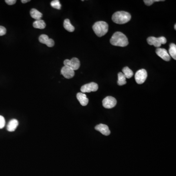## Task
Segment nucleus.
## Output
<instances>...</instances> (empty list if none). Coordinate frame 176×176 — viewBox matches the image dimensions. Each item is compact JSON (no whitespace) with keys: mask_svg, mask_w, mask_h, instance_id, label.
Returning a JSON list of instances; mask_svg holds the SVG:
<instances>
[{"mask_svg":"<svg viewBox=\"0 0 176 176\" xmlns=\"http://www.w3.org/2000/svg\"><path fill=\"white\" fill-rule=\"evenodd\" d=\"M110 43L115 46L126 47L128 44V40L125 35L121 32H116L110 39Z\"/></svg>","mask_w":176,"mask_h":176,"instance_id":"obj_1","label":"nucleus"},{"mask_svg":"<svg viewBox=\"0 0 176 176\" xmlns=\"http://www.w3.org/2000/svg\"><path fill=\"white\" fill-rule=\"evenodd\" d=\"M112 20L117 24H124L130 21L131 15L128 12L121 11L115 12L112 16Z\"/></svg>","mask_w":176,"mask_h":176,"instance_id":"obj_2","label":"nucleus"},{"mask_svg":"<svg viewBox=\"0 0 176 176\" xmlns=\"http://www.w3.org/2000/svg\"><path fill=\"white\" fill-rule=\"evenodd\" d=\"M108 27V25L105 22L98 21L93 25L92 29L96 35L100 37L105 35L107 33Z\"/></svg>","mask_w":176,"mask_h":176,"instance_id":"obj_3","label":"nucleus"},{"mask_svg":"<svg viewBox=\"0 0 176 176\" xmlns=\"http://www.w3.org/2000/svg\"><path fill=\"white\" fill-rule=\"evenodd\" d=\"M147 41L148 42L149 45H153L156 47H159L161 46V45L165 44L166 43L167 40L166 37L163 36L160 37L158 38H156L155 37H149L147 39Z\"/></svg>","mask_w":176,"mask_h":176,"instance_id":"obj_4","label":"nucleus"},{"mask_svg":"<svg viewBox=\"0 0 176 176\" xmlns=\"http://www.w3.org/2000/svg\"><path fill=\"white\" fill-rule=\"evenodd\" d=\"M64 66L68 67L73 71L78 70L80 66V63L77 58H72L71 60L66 59L64 61Z\"/></svg>","mask_w":176,"mask_h":176,"instance_id":"obj_5","label":"nucleus"},{"mask_svg":"<svg viewBox=\"0 0 176 176\" xmlns=\"http://www.w3.org/2000/svg\"><path fill=\"white\" fill-rule=\"evenodd\" d=\"M147 77V72L145 69H141L135 74V80L138 84H142L145 81Z\"/></svg>","mask_w":176,"mask_h":176,"instance_id":"obj_6","label":"nucleus"},{"mask_svg":"<svg viewBox=\"0 0 176 176\" xmlns=\"http://www.w3.org/2000/svg\"><path fill=\"white\" fill-rule=\"evenodd\" d=\"M117 100L116 98L112 96H107L104 98L102 101L103 106L106 109H111L114 107L116 106L117 105Z\"/></svg>","mask_w":176,"mask_h":176,"instance_id":"obj_7","label":"nucleus"},{"mask_svg":"<svg viewBox=\"0 0 176 176\" xmlns=\"http://www.w3.org/2000/svg\"><path fill=\"white\" fill-rule=\"evenodd\" d=\"M98 89V86L95 82H91L83 85L81 88V91L82 93L91 92H96Z\"/></svg>","mask_w":176,"mask_h":176,"instance_id":"obj_8","label":"nucleus"},{"mask_svg":"<svg viewBox=\"0 0 176 176\" xmlns=\"http://www.w3.org/2000/svg\"><path fill=\"white\" fill-rule=\"evenodd\" d=\"M61 74L63 75L65 78L70 79L72 78L75 75V71L68 67L64 66L61 70Z\"/></svg>","mask_w":176,"mask_h":176,"instance_id":"obj_9","label":"nucleus"},{"mask_svg":"<svg viewBox=\"0 0 176 176\" xmlns=\"http://www.w3.org/2000/svg\"><path fill=\"white\" fill-rule=\"evenodd\" d=\"M39 40L40 42L46 44L49 47H52L55 45V42L53 39H50L49 36L46 35H42L40 36Z\"/></svg>","mask_w":176,"mask_h":176,"instance_id":"obj_10","label":"nucleus"},{"mask_svg":"<svg viewBox=\"0 0 176 176\" xmlns=\"http://www.w3.org/2000/svg\"><path fill=\"white\" fill-rule=\"evenodd\" d=\"M157 55L166 61H169L171 59L170 56L167 50L162 48H158L156 51Z\"/></svg>","mask_w":176,"mask_h":176,"instance_id":"obj_11","label":"nucleus"},{"mask_svg":"<svg viewBox=\"0 0 176 176\" xmlns=\"http://www.w3.org/2000/svg\"><path fill=\"white\" fill-rule=\"evenodd\" d=\"M95 129L100 132L102 134L105 136H109L111 133L109 127L106 125L100 124L95 127Z\"/></svg>","mask_w":176,"mask_h":176,"instance_id":"obj_12","label":"nucleus"},{"mask_svg":"<svg viewBox=\"0 0 176 176\" xmlns=\"http://www.w3.org/2000/svg\"><path fill=\"white\" fill-rule=\"evenodd\" d=\"M76 97L82 106H85L87 105L89 103V99L87 97L85 93L79 92L76 95Z\"/></svg>","mask_w":176,"mask_h":176,"instance_id":"obj_13","label":"nucleus"},{"mask_svg":"<svg viewBox=\"0 0 176 176\" xmlns=\"http://www.w3.org/2000/svg\"><path fill=\"white\" fill-rule=\"evenodd\" d=\"M19 122L16 119H12L11 120L7 126V130L9 132H14L16 129L18 127Z\"/></svg>","mask_w":176,"mask_h":176,"instance_id":"obj_14","label":"nucleus"},{"mask_svg":"<svg viewBox=\"0 0 176 176\" xmlns=\"http://www.w3.org/2000/svg\"><path fill=\"white\" fill-rule=\"evenodd\" d=\"M31 16L33 19H35L36 20H41V18L43 16L42 13L39 12V11L36 10L35 8H32L30 11Z\"/></svg>","mask_w":176,"mask_h":176,"instance_id":"obj_15","label":"nucleus"},{"mask_svg":"<svg viewBox=\"0 0 176 176\" xmlns=\"http://www.w3.org/2000/svg\"><path fill=\"white\" fill-rule=\"evenodd\" d=\"M33 26L35 28L43 30L46 27V25L45 22L41 19L39 20H36L35 22L33 23Z\"/></svg>","mask_w":176,"mask_h":176,"instance_id":"obj_16","label":"nucleus"},{"mask_svg":"<svg viewBox=\"0 0 176 176\" xmlns=\"http://www.w3.org/2000/svg\"><path fill=\"white\" fill-rule=\"evenodd\" d=\"M64 27L65 30H66L69 32H73L75 30V27L71 24L70 20L68 19H65L64 21Z\"/></svg>","mask_w":176,"mask_h":176,"instance_id":"obj_17","label":"nucleus"},{"mask_svg":"<svg viewBox=\"0 0 176 176\" xmlns=\"http://www.w3.org/2000/svg\"><path fill=\"white\" fill-rule=\"evenodd\" d=\"M122 72L126 78H130L134 75V72L128 67H125L122 69Z\"/></svg>","mask_w":176,"mask_h":176,"instance_id":"obj_18","label":"nucleus"},{"mask_svg":"<svg viewBox=\"0 0 176 176\" xmlns=\"http://www.w3.org/2000/svg\"><path fill=\"white\" fill-rule=\"evenodd\" d=\"M169 55L173 59L176 60V46L175 44L171 43L170 44V48L169 50Z\"/></svg>","mask_w":176,"mask_h":176,"instance_id":"obj_19","label":"nucleus"},{"mask_svg":"<svg viewBox=\"0 0 176 176\" xmlns=\"http://www.w3.org/2000/svg\"><path fill=\"white\" fill-rule=\"evenodd\" d=\"M126 84V80L125 76H124L122 72H119L118 73V81L117 84L119 86H123Z\"/></svg>","mask_w":176,"mask_h":176,"instance_id":"obj_20","label":"nucleus"},{"mask_svg":"<svg viewBox=\"0 0 176 176\" xmlns=\"http://www.w3.org/2000/svg\"><path fill=\"white\" fill-rule=\"evenodd\" d=\"M51 5L52 7L55 8L57 10H60L61 8V5L60 1L58 0L52 1L51 2Z\"/></svg>","mask_w":176,"mask_h":176,"instance_id":"obj_21","label":"nucleus"},{"mask_svg":"<svg viewBox=\"0 0 176 176\" xmlns=\"http://www.w3.org/2000/svg\"><path fill=\"white\" fill-rule=\"evenodd\" d=\"M160 1H162V0H144V3L148 6H150L152 5L154 2Z\"/></svg>","mask_w":176,"mask_h":176,"instance_id":"obj_22","label":"nucleus"},{"mask_svg":"<svg viewBox=\"0 0 176 176\" xmlns=\"http://www.w3.org/2000/svg\"><path fill=\"white\" fill-rule=\"evenodd\" d=\"M6 125L5 118L2 116H0V129H2Z\"/></svg>","mask_w":176,"mask_h":176,"instance_id":"obj_23","label":"nucleus"},{"mask_svg":"<svg viewBox=\"0 0 176 176\" xmlns=\"http://www.w3.org/2000/svg\"><path fill=\"white\" fill-rule=\"evenodd\" d=\"M6 28H5L4 27L0 26V36L4 35H6Z\"/></svg>","mask_w":176,"mask_h":176,"instance_id":"obj_24","label":"nucleus"},{"mask_svg":"<svg viewBox=\"0 0 176 176\" xmlns=\"http://www.w3.org/2000/svg\"><path fill=\"white\" fill-rule=\"evenodd\" d=\"M5 2L8 5H13L15 4L16 2V0H6Z\"/></svg>","mask_w":176,"mask_h":176,"instance_id":"obj_25","label":"nucleus"},{"mask_svg":"<svg viewBox=\"0 0 176 176\" xmlns=\"http://www.w3.org/2000/svg\"><path fill=\"white\" fill-rule=\"evenodd\" d=\"M30 1H31L30 0H22L21 2L23 3V4H25V3H27V2Z\"/></svg>","mask_w":176,"mask_h":176,"instance_id":"obj_26","label":"nucleus"},{"mask_svg":"<svg viewBox=\"0 0 176 176\" xmlns=\"http://www.w3.org/2000/svg\"><path fill=\"white\" fill-rule=\"evenodd\" d=\"M174 28H175V30H176V25L175 24V26H174Z\"/></svg>","mask_w":176,"mask_h":176,"instance_id":"obj_27","label":"nucleus"}]
</instances>
